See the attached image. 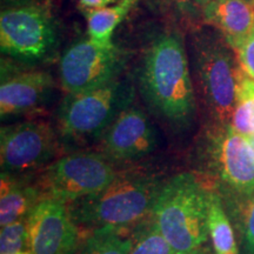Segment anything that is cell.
Masks as SVG:
<instances>
[{
	"mask_svg": "<svg viewBox=\"0 0 254 254\" xmlns=\"http://www.w3.org/2000/svg\"><path fill=\"white\" fill-rule=\"evenodd\" d=\"M139 88L155 116L172 126L185 127L195 113L190 63L182 36L165 32L152 40L139 69Z\"/></svg>",
	"mask_w": 254,
	"mask_h": 254,
	"instance_id": "1",
	"label": "cell"
},
{
	"mask_svg": "<svg viewBox=\"0 0 254 254\" xmlns=\"http://www.w3.org/2000/svg\"><path fill=\"white\" fill-rule=\"evenodd\" d=\"M207 190L192 173H180L161 185L150 217L177 254L202 246L208 238Z\"/></svg>",
	"mask_w": 254,
	"mask_h": 254,
	"instance_id": "2",
	"label": "cell"
},
{
	"mask_svg": "<svg viewBox=\"0 0 254 254\" xmlns=\"http://www.w3.org/2000/svg\"><path fill=\"white\" fill-rule=\"evenodd\" d=\"M161 185L152 176L118 173L104 190L73 201L69 212L75 224L127 230L151 214Z\"/></svg>",
	"mask_w": 254,
	"mask_h": 254,
	"instance_id": "3",
	"label": "cell"
},
{
	"mask_svg": "<svg viewBox=\"0 0 254 254\" xmlns=\"http://www.w3.org/2000/svg\"><path fill=\"white\" fill-rule=\"evenodd\" d=\"M220 32L199 31L190 39L196 82L209 116L218 125L230 124L236 104L239 67Z\"/></svg>",
	"mask_w": 254,
	"mask_h": 254,
	"instance_id": "4",
	"label": "cell"
},
{
	"mask_svg": "<svg viewBox=\"0 0 254 254\" xmlns=\"http://www.w3.org/2000/svg\"><path fill=\"white\" fill-rule=\"evenodd\" d=\"M133 92L118 78L103 86L67 94L58 111L60 132L69 140L101 138L117 117L131 106Z\"/></svg>",
	"mask_w": 254,
	"mask_h": 254,
	"instance_id": "5",
	"label": "cell"
},
{
	"mask_svg": "<svg viewBox=\"0 0 254 254\" xmlns=\"http://www.w3.org/2000/svg\"><path fill=\"white\" fill-rule=\"evenodd\" d=\"M117 174L106 155L78 152L47 165L38 185L43 195L73 202L104 190Z\"/></svg>",
	"mask_w": 254,
	"mask_h": 254,
	"instance_id": "6",
	"label": "cell"
},
{
	"mask_svg": "<svg viewBox=\"0 0 254 254\" xmlns=\"http://www.w3.org/2000/svg\"><path fill=\"white\" fill-rule=\"evenodd\" d=\"M57 27L47 2L2 8L0 47L4 55L21 60H41L55 50Z\"/></svg>",
	"mask_w": 254,
	"mask_h": 254,
	"instance_id": "7",
	"label": "cell"
},
{
	"mask_svg": "<svg viewBox=\"0 0 254 254\" xmlns=\"http://www.w3.org/2000/svg\"><path fill=\"white\" fill-rule=\"evenodd\" d=\"M125 56L117 46L103 47L90 39L72 44L59 63V78L67 94L103 86L118 78Z\"/></svg>",
	"mask_w": 254,
	"mask_h": 254,
	"instance_id": "8",
	"label": "cell"
},
{
	"mask_svg": "<svg viewBox=\"0 0 254 254\" xmlns=\"http://www.w3.org/2000/svg\"><path fill=\"white\" fill-rule=\"evenodd\" d=\"M57 152V136L49 123L30 120L1 127L0 163L4 173L20 174L39 170Z\"/></svg>",
	"mask_w": 254,
	"mask_h": 254,
	"instance_id": "9",
	"label": "cell"
},
{
	"mask_svg": "<svg viewBox=\"0 0 254 254\" xmlns=\"http://www.w3.org/2000/svg\"><path fill=\"white\" fill-rule=\"evenodd\" d=\"M67 202L43 195L26 218L32 254H74L79 231Z\"/></svg>",
	"mask_w": 254,
	"mask_h": 254,
	"instance_id": "10",
	"label": "cell"
},
{
	"mask_svg": "<svg viewBox=\"0 0 254 254\" xmlns=\"http://www.w3.org/2000/svg\"><path fill=\"white\" fill-rule=\"evenodd\" d=\"M212 165L219 178L243 196L254 193V151L231 124L219 125L209 140Z\"/></svg>",
	"mask_w": 254,
	"mask_h": 254,
	"instance_id": "11",
	"label": "cell"
},
{
	"mask_svg": "<svg viewBox=\"0 0 254 254\" xmlns=\"http://www.w3.org/2000/svg\"><path fill=\"white\" fill-rule=\"evenodd\" d=\"M155 147L153 125L140 109L133 106L124 110L101 136L103 154L114 161L139 160Z\"/></svg>",
	"mask_w": 254,
	"mask_h": 254,
	"instance_id": "12",
	"label": "cell"
},
{
	"mask_svg": "<svg viewBox=\"0 0 254 254\" xmlns=\"http://www.w3.org/2000/svg\"><path fill=\"white\" fill-rule=\"evenodd\" d=\"M55 86L49 73L25 71L2 77L0 85L1 118L31 112L45 103Z\"/></svg>",
	"mask_w": 254,
	"mask_h": 254,
	"instance_id": "13",
	"label": "cell"
},
{
	"mask_svg": "<svg viewBox=\"0 0 254 254\" xmlns=\"http://www.w3.org/2000/svg\"><path fill=\"white\" fill-rule=\"evenodd\" d=\"M201 14L233 51L243 45L254 28V4L250 0H211Z\"/></svg>",
	"mask_w": 254,
	"mask_h": 254,
	"instance_id": "14",
	"label": "cell"
},
{
	"mask_svg": "<svg viewBox=\"0 0 254 254\" xmlns=\"http://www.w3.org/2000/svg\"><path fill=\"white\" fill-rule=\"evenodd\" d=\"M43 193L39 185H31L14 178V174L1 173L0 192V225L12 224L27 217L39 201Z\"/></svg>",
	"mask_w": 254,
	"mask_h": 254,
	"instance_id": "15",
	"label": "cell"
},
{
	"mask_svg": "<svg viewBox=\"0 0 254 254\" xmlns=\"http://www.w3.org/2000/svg\"><path fill=\"white\" fill-rule=\"evenodd\" d=\"M136 2L138 0H117L112 6L98 8L80 7L87 24L88 39L103 47L113 46L114 31L135 7Z\"/></svg>",
	"mask_w": 254,
	"mask_h": 254,
	"instance_id": "16",
	"label": "cell"
},
{
	"mask_svg": "<svg viewBox=\"0 0 254 254\" xmlns=\"http://www.w3.org/2000/svg\"><path fill=\"white\" fill-rule=\"evenodd\" d=\"M208 234L211 237L214 254H239L233 228L222 207L221 199L209 190Z\"/></svg>",
	"mask_w": 254,
	"mask_h": 254,
	"instance_id": "17",
	"label": "cell"
},
{
	"mask_svg": "<svg viewBox=\"0 0 254 254\" xmlns=\"http://www.w3.org/2000/svg\"><path fill=\"white\" fill-rule=\"evenodd\" d=\"M132 238L126 230L98 227L85 238L75 254H129Z\"/></svg>",
	"mask_w": 254,
	"mask_h": 254,
	"instance_id": "18",
	"label": "cell"
},
{
	"mask_svg": "<svg viewBox=\"0 0 254 254\" xmlns=\"http://www.w3.org/2000/svg\"><path fill=\"white\" fill-rule=\"evenodd\" d=\"M231 126L243 135L254 134V79L239 67L237 81L236 104L232 113Z\"/></svg>",
	"mask_w": 254,
	"mask_h": 254,
	"instance_id": "19",
	"label": "cell"
},
{
	"mask_svg": "<svg viewBox=\"0 0 254 254\" xmlns=\"http://www.w3.org/2000/svg\"><path fill=\"white\" fill-rule=\"evenodd\" d=\"M131 238L129 254H177L151 218L139 222Z\"/></svg>",
	"mask_w": 254,
	"mask_h": 254,
	"instance_id": "20",
	"label": "cell"
},
{
	"mask_svg": "<svg viewBox=\"0 0 254 254\" xmlns=\"http://www.w3.org/2000/svg\"><path fill=\"white\" fill-rule=\"evenodd\" d=\"M28 247L26 219L18 220L1 227L0 232V254H15Z\"/></svg>",
	"mask_w": 254,
	"mask_h": 254,
	"instance_id": "21",
	"label": "cell"
},
{
	"mask_svg": "<svg viewBox=\"0 0 254 254\" xmlns=\"http://www.w3.org/2000/svg\"><path fill=\"white\" fill-rule=\"evenodd\" d=\"M243 233L246 254H254V193L247 196L244 207Z\"/></svg>",
	"mask_w": 254,
	"mask_h": 254,
	"instance_id": "22",
	"label": "cell"
},
{
	"mask_svg": "<svg viewBox=\"0 0 254 254\" xmlns=\"http://www.w3.org/2000/svg\"><path fill=\"white\" fill-rule=\"evenodd\" d=\"M241 71L254 79V28L239 49L234 51Z\"/></svg>",
	"mask_w": 254,
	"mask_h": 254,
	"instance_id": "23",
	"label": "cell"
},
{
	"mask_svg": "<svg viewBox=\"0 0 254 254\" xmlns=\"http://www.w3.org/2000/svg\"><path fill=\"white\" fill-rule=\"evenodd\" d=\"M177 13L186 20H194L199 15V8L196 7L193 0H166Z\"/></svg>",
	"mask_w": 254,
	"mask_h": 254,
	"instance_id": "24",
	"label": "cell"
},
{
	"mask_svg": "<svg viewBox=\"0 0 254 254\" xmlns=\"http://www.w3.org/2000/svg\"><path fill=\"white\" fill-rule=\"evenodd\" d=\"M38 2H47V0H1V8L19 7V6H26Z\"/></svg>",
	"mask_w": 254,
	"mask_h": 254,
	"instance_id": "25",
	"label": "cell"
},
{
	"mask_svg": "<svg viewBox=\"0 0 254 254\" xmlns=\"http://www.w3.org/2000/svg\"><path fill=\"white\" fill-rule=\"evenodd\" d=\"M114 2H117V0H80L81 7L87 8L104 7V6H109Z\"/></svg>",
	"mask_w": 254,
	"mask_h": 254,
	"instance_id": "26",
	"label": "cell"
},
{
	"mask_svg": "<svg viewBox=\"0 0 254 254\" xmlns=\"http://www.w3.org/2000/svg\"><path fill=\"white\" fill-rule=\"evenodd\" d=\"M209 1H211V0H193L194 5L199 8V11H202V8H204Z\"/></svg>",
	"mask_w": 254,
	"mask_h": 254,
	"instance_id": "27",
	"label": "cell"
},
{
	"mask_svg": "<svg viewBox=\"0 0 254 254\" xmlns=\"http://www.w3.org/2000/svg\"><path fill=\"white\" fill-rule=\"evenodd\" d=\"M185 254H211V252H209L208 250L202 249V247H199V249L192 251V252H190V253H185Z\"/></svg>",
	"mask_w": 254,
	"mask_h": 254,
	"instance_id": "28",
	"label": "cell"
},
{
	"mask_svg": "<svg viewBox=\"0 0 254 254\" xmlns=\"http://www.w3.org/2000/svg\"><path fill=\"white\" fill-rule=\"evenodd\" d=\"M246 138H247V140H249V142H250L251 147H252L253 151H254V134H252V135H247Z\"/></svg>",
	"mask_w": 254,
	"mask_h": 254,
	"instance_id": "29",
	"label": "cell"
},
{
	"mask_svg": "<svg viewBox=\"0 0 254 254\" xmlns=\"http://www.w3.org/2000/svg\"><path fill=\"white\" fill-rule=\"evenodd\" d=\"M15 254H32L31 252H19V253H15Z\"/></svg>",
	"mask_w": 254,
	"mask_h": 254,
	"instance_id": "30",
	"label": "cell"
},
{
	"mask_svg": "<svg viewBox=\"0 0 254 254\" xmlns=\"http://www.w3.org/2000/svg\"><path fill=\"white\" fill-rule=\"evenodd\" d=\"M151 1H155V2H157V0H151Z\"/></svg>",
	"mask_w": 254,
	"mask_h": 254,
	"instance_id": "31",
	"label": "cell"
},
{
	"mask_svg": "<svg viewBox=\"0 0 254 254\" xmlns=\"http://www.w3.org/2000/svg\"><path fill=\"white\" fill-rule=\"evenodd\" d=\"M250 1H253V0H250Z\"/></svg>",
	"mask_w": 254,
	"mask_h": 254,
	"instance_id": "32",
	"label": "cell"
},
{
	"mask_svg": "<svg viewBox=\"0 0 254 254\" xmlns=\"http://www.w3.org/2000/svg\"><path fill=\"white\" fill-rule=\"evenodd\" d=\"M252 2H253V4H254V0H253V1H252Z\"/></svg>",
	"mask_w": 254,
	"mask_h": 254,
	"instance_id": "33",
	"label": "cell"
},
{
	"mask_svg": "<svg viewBox=\"0 0 254 254\" xmlns=\"http://www.w3.org/2000/svg\"><path fill=\"white\" fill-rule=\"evenodd\" d=\"M74 254H75V253H74Z\"/></svg>",
	"mask_w": 254,
	"mask_h": 254,
	"instance_id": "34",
	"label": "cell"
}]
</instances>
